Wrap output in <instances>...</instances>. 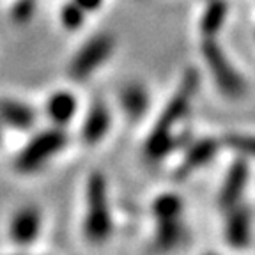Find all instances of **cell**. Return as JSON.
Segmentation results:
<instances>
[{
    "label": "cell",
    "mask_w": 255,
    "mask_h": 255,
    "mask_svg": "<svg viewBox=\"0 0 255 255\" xmlns=\"http://www.w3.org/2000/svg\"><path fill=\"white\" fill-rule=\"evenodd\" d=\"M197 85H199V75H197L195 69H190L184 75L183 84L179 85L177 92L172 96V100L163 108L159 119L156 121L154 128H152L151 133L145 138L143 154L147 156L149 159H156L158 161V159L165 158L170 151H174V129L188 116L191 107V98L195 94Z\"/></svg>",
    "instance_id": "6da1fadb"
},
{
    "label": "cell",
    "mask_w": 255,
    "mask_h": 255,
    "mask_svg": "<svg viewBox=\"0 0 255 255\" xmlns=\"http://www.w3.org/2000/svg\"><path fill=\"white\" fill-rule=\"evenodd\" d=\"M82 232L87 243L101 247L112 238L114 220H112L108 183L101 172H92L85 184V215Z\"/></svg>",
    "instance_id": "7a4b0ae2"
},
{
    "label": "cell",
    "mask_w": 255,
    "mask_h": 255,
    "mask_svg": "<svg viewBox=\"0 0 255 255\" xmlns=\"http://www.w3.org/2000/svg\"><path fill=\"white\" fill-rule=\"evenodd\" d=\"M68 145V133L64 128L53 126L36 133L14 159V167L20 174H36L46 167L59 152Z\"/></svg>",
    "instance_id": "3957f363"
},
{
    "label": "cell",
    "mask_w": 255,
    "mask_h": 255,
    "mask_svg": "<svg viewBox=\"0 0 255 255\" xmlns=\"http://www.w3.org/2000/svg\"><path fill=\"white\" fill-rule=\"evenodd\" d=\"M116 50V41L110 34H96L73 55L68 66L69 78L82 82L94 75L110 59Z\"/></svg>",
    "instance_id": "277c9868"
},
{
    "label": "cell",
    "mask_w": 255,
    "mask_h": 255,
    "mask_svg": "<svg viewBox=\"0 0 255 255\" xmlns=\"http://www.w3.org/2000/svg\"><path fill=\"white\" fill-rule=\"evenodd\" d=\"M202 55L206 60L207 68L211 71L213 78L216 82V87L229 98H239L245 94V82L238 75L229 59L225 57L220 44L215 37H204L202 43Z\"/></svg>",
    "instance_id": "5b68a950"
},
{
    "label": "cell",
    "mask_w": 255,
    "mask_h": 255,
    "mask_svg": "<svg viewBox=\"0 0 255 255\" xmlns=\"http://www.w3.org/2000/svg\"><path fill=\"white\" fill-rule=\"evenodd\" d=\"M43 229V216L36 206H23L12 213L9 220L7 234L11 243L20 248H27L36 243Z\"/></svg>",
    "instance_id": "8992f818"
},
{
    "label": "cell",
    "mask_w": 255,
    "mask_h": 255,
    "mask_svg": "<svg viewBox=\"0 0 255 255\" xmlns=\"http://www.w3.org/2000/svg\"><path fill=\"white\" fill-rule=\"evenodd\" d=\"M248 174L250 170H248V161L245 158L236 159L231 165L218 193V204L223 211L241 204V197L248 184Z\"/></svg>",
    "instance_id": "52a82bcc"
},
{
    "label": "cell",
    "mask_w": 255,
    "mask_h": 255,
    "mask_svg": "<svg viewBox=\"0 0 255 255\" xmlns=\"http://www.w3.org/2000/svg\"><path fill=\"white\" fill-rule=\"evenodd\" d=\"M112 126V116L103 101H94L89 107L80 128V138L85 145H98L108 135Z\"/></svg>",
    "instance_id": "ba28073f"
},
{
    "label": "cell",
    "mask_w": 255,
    "mask_h": 255,
    "mask_svg": "<svg viewBox=\"0 0 255 255\" xmlns=\"http://www.w3.org/2000/svg\"><path fill=\"white\" fill-rule=\"evenodd\" d=\"M225 218V239L232 248H245L248 247L252 239V213L247 206H238L227 209Z\"/></svg>",
    "instance_id": "9c48e42d"
},
{
    "label": "cell",
    "mask_w": 255,
    "mask_h": 255,
    "mask_svg": "<svg viewBox=\"0 0 255 255\" xmlns=\"http://www.w3.org/2000/svg\"><path fill=\"white\" fill-rule=\"evenodd\" d=\"M37 121V112L32 105L12 98L0 100V124L16 131H27Z\"/></svg>",
    "instance_id": "30bf717a"
},
{
    "label": "cell",
    "mask_w": 255,
    "mask_h": 255,
    "mask_svg": "<svg viewBox=\"0 0 255 255\" xmlns=\"http://www.w3.org/2000/svg\"><path fill=\"white\" fill-rule=\"evenodd\" d=\"M220 143L215 138H202L199 142H195L184 154L183 161L177 167L175 177L177 179H186L191 174H195L197 170H200L202 167H206L207 163H211L213 158L218 152Z\"/></svg>",
    "instance_id": "8fae6325"
},
{
    "label": "cell",
    "mask_w": 255,
    "mask_h": 255,
    "mask_svg": "<svg viewBox=\"0 0 255 255\" xmlns=\"http://www.w3.org/2000/svg\"><path fill=\"white\" fill-rule=\"evenodd\" d=\"M119 105L129 121H140L149 110L151 96L147 87L140 82H129L119 92Z\"/></svg>",
    "instance_id": "7c38bea8"
},
{
    "label": "cell",
    "mask_w": 255,
    "mask_h": 255,
    "mask_svg": "<svg viewBox=\"0 0 255 255\" xmlns=\"http://www.w3.org/2000/svg\"><path fill=\"white\" fill-rule=\"evenodd\" d=\"M44 112L53 126L64 128L75 119L76 112H78V98L71 91H64V89L55 91L46 100Z\"/></svg>",
    "instance_id": "4fadbf2b"
},
{
    "label": "cell",
    "mask_w": 255,
    "mask_h": 255,
    "mask_svg": "<svg viewBox=\"0 0 255 255\" xmlns=\"http://www.w3.org/2000/svg\"><path fill=\"white\" fill-rule=\"evenodd\" d=\"M184 238H186V227H184L183 218L154 222L152 245H154V250L159 254H168V252L181 247Z\"/></svg>",
    "instance_id": "5bb4252c"
},
{
    "label": "cell",
    "mask_w": 255,
    "mask_h": 255,
    "mask_svg": "<svg viewBox=\"0 0 255 255\" xmlns=\"http://www.w3.org/2000/svg\"><path fill=\"white\" fill-rule=\"evenodd\" d=\"M184 213V202L177 193H161L158 195L151 204V216L154 222L158 220H174V218H183Z\"/></svg>",
    "instance_id": "9a60e30c"
},
{
    "label": "cell",
    "mask_w": 255,
    "mask_h": 255,
    "mask_svg": "<svg viewBox=\"0 0 255 255\" xmlns=\"http://www.w3.org/2000/svg\"><path fill=\"white\" fill-rule=\"evenodd\" d=\"M229 5L225 0H209L207 7L204 9V14L200 18V30L204 37H215L220 32L222 25L227 18Z\"/></svg>",
    "instance_id": "2e32d148"
},
{
    "label": "cell",
    "mask_w": 255,
    "mask_h": 255,
    "mask_svg": "<svg viewBox=\"0 0 255 255\" xmlns=\"http://www.w3.org/2000/svg\"><path fill=\"white\" fill-rule=\"evenodd\" d=\"M89 12L78 2L69 0L60 7V25L68 32H76L84 27Z\"/></svg>",
    "instance_id": "e0dca14e"
},
{
    "label": "cell",
    "mask_w": 255,
    "mask_h": 255,
    "mask_svg": "<svg viewBox=\"0 0 255 255\" xmlns=\"http://www.w3.org/2000/svg\"><path fill=\"white\" fill-rule=\"evenodd\" d=\"M37 9L36 0H14L9 9V14H11V20L16 25H25L34 18Z\"/></svg>",
    "instance_id": "ac0fdd59"
},
{
    "label": "cell",
    "mask_w": 255,
    "mask_h": 255,
    "mask_svg": "<svg viewBox=\"0 0 255 255\" xmlns=\"http://www.w3.org/2000/svg\"><path fill=\"white\" fill-rule=\"evenodd\" d=\"M223 142L227 143L231 149H234L236 152H239V154L255 156V136L231 133V135H225Z\"/></svg>",
    "instance_id": "d6986e66"
},
{
    "label": "cell",
    "mask_w": 255,
    "mask_h": 255,
    "mask_svg": "<svg viewBox=\"0 0 255 255\" xmlns=\"http://www.w3.org/2000/svg\"><path fill=\"white\" fill-rule=\"evenodd\" d=\"M75 2H78V4L82 5L87 12L98 11V9L103 5V0H75Z\"/></svg>",
    "instance_id": "ffe728a7"
},
{
    "label": "cell",
    "mask_w": 255,
    "mask_h": 255,
    "mask_svg": "<svg viewBox=\"0 0 255 255\" xmlns=\"http://www.w3.org/2000/svg\"><path fill=\"white\" fill-rule=\"evenodd\" d=\"M2 128H4V126L0 124V143H2Z\"/></svg>",
    "instance_id": "44dd1931"
},
{
    "label": "cell",
    "mask_w": 255,
    "mask_h": 255,
    "mask_svg": "<svg viewBox=\"0 0 255 255\" xmlns=\"http://www.w3.org/2000/svg\"><path fill=\"white\" fill-rule=\"evenodd\" d=\"M206 255H218V254H206Z\"/></svg>",
    "instance_id": "7402d4cb"
},
{
    "label": "cell",
    "mask_w": 255,
    "mask_h": 255,
    "mask_svg": "<svg viewBox=\"0 0 255 255\" xmlns=\"http://www.w3.org/2000/svg\"><path fill=\"white\" fill-rule=\"evenodd\" d=\"M14 255H21V254H14Z\"/></svg>",
    "instance_id": "603a6c76"
}]
</instances>
